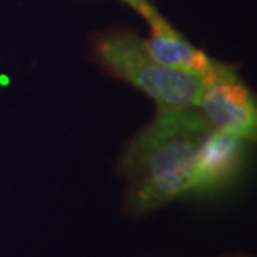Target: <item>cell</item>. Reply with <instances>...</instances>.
Here are the masks:
<instances>
[{
	"instance_id": "1",
	"label": "cell",
	"mask_w": 257,
	"mask_h": 257,
	"mask_svg": "<svg viewBox=\"0 0 257 257\" xmlns=\"http://www.w3.org/2000/svg\"><path fill=\"white\" fill-rule=\"evenodd\" d=\"M211 130L196 106H158L151 123L140 130L119 155L118 173L126 179L123 214L141 219L189 196L199 148Z\"/></svg>"
},
{
	"instance_id": "2",
	"label": "cell",
	"mask_w": 257,
	"mask_h": 257,
	"mask_svg": "<svg viewBox=\"0 0 257 257\" xmlns=\"http://www.w3.org/2000/svg\"><path fill=\"white\" fill-rule=\"evenodd\" d=\"M91 57L108 73L133 85L158 106L189 108L199 101L204 78L169 68L150 55L133 30L114 27L91 37Z\"/></svg>"
},
{
	"instance_id": "3",
	"label": "cell",
	"mask_w": 257,
	"mask_h": 257,
	"mask_svg": "<svg viewBox=\"0 0 257 257\" xmlns=\"http://www.w3.org/2000/svg\"><path fill=\"white\" fill-rule=\"evenodd\" d=\"M196 106L212 130L257 145V91L245 83L236 65L221 62L206 76Z\"/></svg>"
},
{
	"instance_id": "4",
	"label": "cell",
	"mask_w": 257,
	"mask_h": 257,
	"mask_svg": "<svg viewBox=\"0 0 257 257\" xmlns=\"http://www.w3.org/2000/svg\"><path fill=\"white\" fill-rule=\"evenodd\" d=\"M250 143L211 130L199 148L189 196H216L236 184L247 166Z\"/></svg>"
},
{
	"instance_id": "5",
	"label": "cell",
	"mask_w": 257,
	"mask_h": 257,
	"mask_svg": "<svg viewBox=\"0 0 257 257\" xmlns=\"http://www.w3.org/2000/svg\"><path fill=\"white\" fill-rule=\"evenodd\" d=\"M151 29L150 37L145 40V45L150 55L158 63L169 68L183 70L202 78L209 76L219 67V60L209 57L199 48H196L184 35H181L169 22L163 17L161 12L148 20Z\"/></svg>"
},
{
	"instance_id": "6",
	"label": "cell",
	"mask_w": 257,
	"mask_h": 257,
	"mask_svg": "<svg viewBox=\"0 0 257 257\" xmlns=\"http://www.w3.org/2000/svg\"><path fill=\"white\" fill-rule=\"evenodd\" d=\"M219 257H257V255L247 254V252H229V254H222Z\"/></svg>"
}]
</instances>
